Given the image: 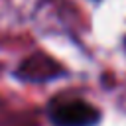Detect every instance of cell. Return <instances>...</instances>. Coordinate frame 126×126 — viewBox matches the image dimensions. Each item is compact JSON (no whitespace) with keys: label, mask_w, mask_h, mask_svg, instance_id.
Wrapping results in <instances>:
<instances>
[{"label":"cell","mask_w":126,"mask_h":126,"mask_svg":"<svg viewBox=\"0 0 126 126\" xmlns=\"http://www.w3.org/2000/svg\"><path fill=\"white\" fill-rule=\"evenodd\" d=\"M53 126H96L100 110L83 98H53L47 106Z\"/></svg>","instance_id":"cell-1"},{"label":"cell","mask_w":126,"mask_h":126,"mask_svg":"<svg viewBox=\"0 0 126 126\" xmlns=\"http://www.w3.org/2000/svg\"><path fill=\"white\" fill-rule=\"evenodd\" d=\"M63 75H65V67L57 59L45 53H33L26 57L16 69V77L26 83H47Z\"/></svg>","instance_id":"cell-2"},{"label":"cell","mask_w":126,"mask_h":126,"mask_svg":"<svg viewBox=\"0 0 126 126\" xmlns=\"http://www.w3.org/2000/svg\"><path fill=\"white\" fill-rule=\"evenodd\" d=\"M124 47H126V37H124Z\"/></svg>","instance_id":"cell-3"}]
</instances>
